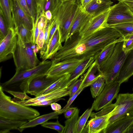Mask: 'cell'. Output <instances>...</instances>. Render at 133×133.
I'll use <instances>...</instances> for the list:
<instances>
[{
	"label": "cell",
	"mask_w": 133,
	"mask_h": 133,
	"mask_svg": "<svg viewBox=\"0 0 133 133\" xmlns=\"http://www.w3.org/2000/svg\"><path fill=\"white\" fill-rule=\"evenodd\" d=\"M122 36L115 29L107 27L82 37L79 32L65 42L52 59V64L69 60L95 57L105 47Z\"/></svg>",
	"instance_id": "1"
},
{
	"label": "cell",
	"mask_w": 133,
	"mask_h": 133,
	"mask_svg": "<svg viewBox=\"0 0 133 133\" xmlns=\"http://www.w3.org/2000/svg\"><path fill=\"white\" fill-rule=\"evenodd\" d=\"M52 64V61H43L35 67L29 69L15 72L9 80L0 86L3 90L25 92L27 93L29 84L35 77L46 74Z\"/></svg>",
	"instance_id": "2"
},
{
	"label": "cell",
	"mask_w": 133,
	"mask_h": 133,
	"mask_svg": "<svg viewBox=\"0 0 133 133\" xmlns=\"http://www.w3.org/2000/svg\"><path fill=\"white\" fill-rule=\"evenodd\" d=\"M37 110L14 102L6 95L0 85V116L14 120L29 121L39 116Z\"/></svg>",
	"instance_id": "3"
},
{
	"label": "cell",
	"mask_w": 133,
	"mask_h": 133,
	"mask_svg": "<svg viewBox=\"0 0 133 133\" xmlns=\"http://www.w3.org/2000/svg\"><path fill=\"white\" fill-rule=\"evenodd\" d=\"M31 43H25L16 33V42L12 53L16 72L33 68L41 62L31 47Z\"/></svg>",
	"instance_id": "4"
},
{
	"label": "cell",
	"mask_w": 133,
	"mask_h": 133,
	"mask_svg": "<svg viewBox=\"0 0 133 133\" xmlns=\"http://www.w3.org/2000/svg\"><path fill=\"white\" fill-rule=\"evenodd\" d=\"M123 39L116 43L110 57L100 68L106 84L114 82L118 77L129 52L123 49Z\"/></svg>",
	"instance_id": "5"
},
{
	"label": "cell",
	"mask_w": 133,
	"mask_h": 133,
	"mask_svg": "<svg viewBox=\"0 0 133 133\" xmlns=\"http://www.w3.org/2000/svg\"><path fill=\"white\" fill-rule=\"evenodd\" d=\"M79 5L77 1L61 2L52 16V18H56L59 22L62 43L67 39Z\"/></svg>",
	"instance_id": "6"
},
{
	"label": "cell",
	"mask_w": 133,
	"mask_h": 133,
	"mask_svg": "<svg viewBox=\"0 0 133 133\" xmlns=\"http://www.w3.org/2000/svg\"><path fill=\"white\" fill-rule=\"evenodd\" d=\"M113 114L108 124L121 119L133 116V93L119 94L116 98Z\"/></svg>",
	"instance_id": "7"
},
{
	"label": "cell",
	"mask_w": 133,
	"mask_h": 133,
	"mask_svg": "<svg viewBox=\"0 0 133 133\" xmlns=\"http://www.w3.org/2000/svg\"><path fill=\"white\" fill-rule=\"evenodd\" d=\"M127 23H133V14L129 7L121 1L111 6L107 20L108 26Z\"/></svg>",
	"instance_id": "8"
},
{
	"label": "cell",
	"mask_w": 133,
	"mask_h": 133,
	"mask_svg": "<svg viewBox=\"0 0 133 133\" xmlns=\"http://www.w3.org/2000/svg\"><path fill=\"white\" fill-rule=\"evenodd\" d=\"M120 85L114 81L106 84L104 89L94 101L91 107L93 110L98 111L112 103L117 97Z\"/></svg>",
	"instance_id": "9"
},
{
	"label": "cell",
	"mask_w": 133,
	"mask_h": 133,
	"mask_svg": "<svg viewBox=\"0 0 133 133\" xmlns=\"http://www.w3.org/2000/svg\"><path fill=\"white\" fill-rule=\"evenodd\" d=\"M110 9V8L97 16L91 17L80 30L79 35L82 37H85L108 27L107 20Z\"/></svg>",
	"instance_id": "10"
},
{
	"label": "cell",
	"mask_w": 133,
	"mask_h": 133,
	"mask_svg": "<svg viewBox=\"0 0 133 133\" xmlns=\"http://www.w3.org/2000/svg\"><path fill=\"white\" fill-rule=\"evenodd\" d=\"M84 60H69L52 64L46 73L47 76L58 77L70 74Z\"/></svg>",
	"instance_id": "11"
},
{
	"label": "cell",
	"mask_w": 133,
	"mask_h": 133,
	"mask_svg": "<svg viewBox=\"0 0 133 133\" xmlns=\"http://www.w3.org/2000/svg\"><path fill=\"white\" fill-rule=\"evenodd\" d=\"M11 9L14 29L23 24L28 29L32 31L34 24L33 20L23 10L17 0H11Z\"/></svg>",
	"instance_id": "12"
},
{
	"label": "cell",
	"mask_w": 133,
	"mask_h": 133,
	"mask_svg": "<svg viewBox=\"0 0 133 133\" xmlns=\"http://www.w3.org/2000/svg\"><path fill=\"white\" fill-rule=\"evenodd\" d=\"M60 77H48L46 74L38 76L30 82L26 93L37 96Z\"/></svg>",
	"instance_id": "13"
},
{
	"label": "cell",
	"mask_w": 133,
	"mask_h": 133,
	"mask_svg": "<svg viewBox=\"0 0 133 133\" xmlns=\"http://www.w3.org/2000/svg\"><path fill=\"white\" fill-rule=\"evenodd\" d=\"M16 33L14 29L10 28L6 36L0 41V62L5 61L12 56L16 42Z\"/></svg>",
	"instance_id": "14"
},
{
	"label": "cell",
	"mask_w": 133,
	"mask_h": 133,
	"mask_svg": "<svg viewBox=\"0 0 133 133\" xmlns=\"http://www.w3.org/2000/svg\"><path fill=\"white\" fill-rule=\"evenodd\" d=\"M72 85L31 98L29 99L23 101H17L15 102L25 106H32L34 104L40 101L61 98L65 96H69L70 89Z\"/></svg>",
	"instance_id": "15"
},
{
	"label": "cell",
	"mask_w": 133,
	"mask_h": 133,
	"mask_svg": "<svg viewBox=\"0 0 133 133\" xmlns=\"http://www.w3.org/2000/svg\"><path fill=\"white\" fill-rule=\"evenodd\" d=\"M113 110L106 115L91 117L82 133H102L108 126L109 119L112 115Z\"/></svg>",
	"instance_id": "16"
},
{
	"label": "cell",
	"mask_w": 133,
	"mask_h": 133,
	"mask_svg": "<svg viewBox=\"0 0 133 133\" xmlns=\"http://www.w3.org/2000/svg\"><path fill=\"white\" fill-rule=\"evenodd\" d=\"M113 3L111 0H93L83 8L87 13L94 17L109 9Z\"/></svg>",
	"instance_id": "17"
},
{
	"label": "cell",
	"mask_w": 133,
	"mask_h": 133,
	"mask_svg": "<svg viewBox=\"0 0 133 133\" xmlns=\"http://www.w3.org/2000/svg\"><path fill=\"white\" fill-rule=\"evenodd\" d=\"M91 17L79 4L66 40L74 34L79 32Z\"/></svg>",
	"instance_id": "18"
},
{
	"label": "cell",
	"mask_w": 133,
	"mask_h": 133,
	"mask_svg": "<svg viewBox=\"0 0 133 133\" xmlns=\"http://www.w3.org/2000/svg\"><path fill=\"white\" fill-rule=\"evenodd\" d=\"M133 75V50L129 52L119 74L114 81L121 85Z\"/></svg>",
	"instance_id": "19"
},
{
	"label": "cell",
	"mask_w": 133,
	"mask_h": 133,
	"mask_svg": "<svg viewBox=\"0 0 133 133\" xmlns=\"http://www.w3.org/2000/svg\"><path fill=\"white\" fill-rule=\"evenodd\" d=\"M133 123V116L118 120L108 125L103 133H125Z\"/></svg>",
	"instance_id": "20"
},
{
	"label": "cell",
	"mask_w": 133,
	"mask_h": 133,
	"mask_svg": "<svg viewBox=\"0 0 133 133\" xmlns=\"http://www.w3.org/2000/svg\"><path fill=\"white\" fill-rule=\"evenodd\" d=\"M58 26L51 38L45 53L41 58L43 61L52 59L56 53L62 48Z\"/></svg>",
	"instance_id": "21"
},
{
	"label": "cell",
	"mask_w": 133,
	"mask_h": 133,
	"mask_svg": "<svg viewBox=\"0 0 133 133\" xmlns=\"http://www.w3.org/2000/svg\"><path fill=\"white\" fill-rule=\"evenodd\" d=\"M60 111H54V112L38 116L30 120L23 125L20 127L19 131L22 132L26 128L33 127L42 124L50 119H57L58 117V116L61 114Z\"/></svg>",
	"instance_id": "22"
},
{
	"label": "cell",
	"mask_w": 133,
	"mask_h": 133,
	"mask_svg": "<svg viewBox=\"0 0 133 133\" xmlns=\"http://www.w3.org/2000/svg\"><path fill=\"white\" fill-rule=\"evenodd\" d=\"M121 36L105 47L94 57L95 60L100 68L107 62L111 56L116 43L123 39Z\"/></svg>",
	"instance_id": "23"
},
{
	"label": "cell",
	"mask_w": 133,
	"mask_h": 133,
	"mask_svg": "<svg viewBox=\"0 0 133 133\" xmlns=\"http://www.w3.org/2000/svg\"><path fill=\"white\" fill-rule=\"evenodd\" d=\"M28 121L14 120L0 116V133H10L11 130L19 131L20 127Z\"/></svg>",
	"instance_id": "24"
},
{
	"label": "cell",
	"mask_w": 133,
	"mask_h": 133,
	"mask_svg": "<svg viewBox=\"0 0 133 133\" xmlns=\"http://www.w3.org/2000/svg\"><path fill=\"white\" fill-rule=\"evenodd\" d=\"M102 74L98 65L95 60L84 74V78L80 87L85 88L89 86L91 83Z\"/></svg>",
	"instance_id": "25"
},
{
	"label": "cell",
	"mask_w": 133,
	"mask_h": 133,
	"mask_svg": "<svg viewBox=\"0 0 133 133\" xmlns=\"http://www.w3.org/2000/svg\"><path fill=\"white\" fill-rule=\"evenodd\" d=\"M94 61V57L88 58L83 60L70 74L68 82L74 83L87 71Z\"/></svg>",
	"instance_id": "26"
},
{
	"label": "cell",
	"mask_w": 133,
	"mask_h": 133,
	"mask_svg": "<svg viewBox=\"0 0 133 133\" xmlns=\"http://www.w3.org/2000/svg\"><path fill=\"white\" fill-rule=\"evenodd\" d=\"M0 11L10 29H14L12 12L11 0H0Z\"/></svg>",
	"instance_id": "27"
},
{
	"label": "cell",
	"mask_w": 133,
	"mask_h": 133,
	"mask_svg": "<svg viewBox=\"0 0 133 133\" xmlns=\"http://www.w3.org/2000/svg\"><path fill=\"white\" fill-rule=\"evenodd\" d=\"M61 2V0H38L37 12L44 14L50 10L53 16Z\"/></svg>",
	"instance_id": "28"
},
{
	"label": "cell",
	"mask_w": 133,
	"mask_h": 133,
	"mask_svg": "<svg viewBox=\"0 0 133 133\" xmlns=\"http://www.w3.org/2000/svg\"><path fill=\"white\" fill-rule=\"evenodd\" d=\"M70 75V74H67L60 77L47 88L40 93L38 96L72 85L73 84L68 82Z\"/></svg>",
	"instance_id": "29"
},
{
	"label": "cell",
	"mask_w": 133,
	"mask_h": 133,
	"mask_svg": "<svg viewBox=\"0 0 133 133\" xmlns=\"http://www.w3.org/2000/svg\"><path fill=\"white\" fill-rule=\"evenodd\" d=\"M106 83L103 74L100 75L89 86L90 87V91L92 97L96 98L102 92L105 85Z\"/></svg>",
	"instance_id": "30"
},
{
	"label": "cell",
	"mask_w": 133,
	"mask_h": 133,
	"mask_svg": "<svg viewBox=\"0 0 133 133\" xmlns=\"http://www.w3.org/2000/svg\"><path fill=\"white\" fill-rule=\"evenodd\" d=\"M79 110L78 108L74 115L65 121L63 133H76V127L79 117Z\"/></svg>",
	"instance_id": "31"
},
{
	"label": "cell",
	"mask_w": 133,
	"mask_h": 133,
	"mask_svg": "<svg viewBox=\"0 0 133 133\" xmlns=\"http://www.w3.org/2000/svg\"><path fill=\"white\" fill-rule=\"evenodd\" d=\"M14 29L23 42L25 43H31L32 36V30L28 29L23 24Z\"/></svg>",
	"instance_id": "32"
},
{
	"label": "cell",
	"mask_w": 133,
	"mask_h": 133,
	"mask_svg": "<svg viewBox=\"0 0 133 133\" xmlns=\"http://www.w3.org/2000/svg\"><path fill=\"white\" fill-rule=\"evenodd\" d=\"M121 35L123 37L133 33V23H127L117 24L111 26Z\"/></svg>",
	"instance_id": "33"
},
{
	"label": "cell",
	"mask_w": 133,
	"mask_h": 133,
	"mask_svg": "<svg viewBox=\"0 0 133 133\" xmlns=\"http://www.w3.org/2000/svg\"><path fill=\"white\" fill-rule=\"evenodd\" d=\"M93 110L92 108L87 109L79 117L76 125V133H82L86 122Z\"/></svg>",
	"instance_id": "34"
},
{
	"label": "cell",
	"mask_w": 133,
	"mask_h": 133,
	"mask_svg": "<svg viewBox=\"0 0 133 133\" xmlns=\"http://www.w3.org/2000/svg\"><path fill=\"white\" fill-rule=\"evenodd\" d=\"M0 41L2 40L7 35L9 28L4 19L2 12L0 11Z\"/></svg>",
	"instance_id": "35"
},
{
	"label": "cell",
	"mask_w": 133,
	"mask_h": 133,
	"mask_svg": "<svg viewBox=\"0 0 133 133\" xmlns=\"http://www.w3.org/2000/svg\"><path fill=\"white\" fill-rule=\"evenodd\" d=\"M41 126L45 128L56 130L59 133H63L64 126L61 125L57 119L56 122H48L41 124Z\"/></svg>",
	"instance_id": "36"
},
{
	"label": "cell",
	"mask_w": 133,
	"mask_h": 133,
	"mask_svg": "<svg viewBox=\"0 0 133 133\" xmlns=\"http://www.w3.org/2000/svg\"><path fill=\"white\" fill-rule=\"evenodd\" d=\"M34 23L37 16L38 0H26Z\"/></svg>",
	"instance_id": "37"
},
{
	"label": "cell",
	"mask_w": 133,
	"mask_h": 133,
	"mask_svg": "<svg viewBox=\"0 0 133 133\" xmlns=\"http://www.w3.org/2000/svg\"><path fill=\"white\" fill-rule=\"evenodd\" d=\"M123 49L128 53L133 50V33L124 37Z\"/></svg>",
	"instance_id": "38"
},
{
	"label": "cell",
	"mask_w": 133,
	"mask_h": 133,
	"mask_svg": "<svg viewBox=\"0 0 133 133\" xmlns=\"http://www.w3.org/2000/svg\"><path fill=\"white\" fill-rule=\"evenodd\" d=\"M84 77V74L81 76L79 79L76 80L72 85L70 90V97L76 93L80 89Z\"/></svg>",
	"instance_id": "39"
},
{
	"label": "cell",
	"mask_w": 133,
	"mask_h": 133,
	"mask_svg": "<svg viewBox=\"0 0 133 133\" xmlns=\"http://www.w3.org/2000/svg\"><path fill=\"white\" fill-rule=\"evenodd\" d=\"M115 107V104L111 103L102 109L98 112L96 113L92 112L90 116L91 117H92L95 116L106 115L111 111Z\"/></svg>",
	"instance_id": "40"
},
{
	"label": "cell",
	"mask_w": 133,
	"mask_h": 133,
	"mask_svg": "<svg viewBox=\"0 0 133 133\" xmlns=\"http://www.w3.org/2000/svg\"><path fill=\"white\" fill-rule=\"evenodd\" d=\"M7 92L13 96L14 98L19 99V101H24L29 99L31 98L28 96L25 92L8 91Z\"/></svg>",
	"instance_id": "41"
},
{
	"label": "cell",
	"mask_w": 133,
	"mask_h": 133,
	"mask_svg": "<svg viewBox=\"0 0 133 133\" xmlns=\"http://www.w3.org/2000/svg\"><path fill=\"white\" fill-rule=\"evenodd\" d=\"M84 89L80 87L78 91L70 98L67 102L66 104L61 110L60 112L61 114L63 113L64 112L69 108L70 107L71 104L76 98L78 95L80 94L81 91Z\"/></svg>",
	"instance_id": "42"
},
{
	"label": "cell",
	"mask_w": 133,
	"mask_h": 133,
	"mask_svg": "<svg viewBox=\"0 0 133 133\" xmlns=\"http://www.w3.org/2000/svg\"><path fill=\"white\" fill-rule=\"evenodd\" d=\"M61 100H65V99L61 98L51 100L43 101L36 103L33 104L32 106H45L50 105L51 103L56 102Z\"/></svg>",
	"instance_id": "43"
},
{
	"label": "cell",
	"mask_w": 133,
	"mask_h": 133,
	"mask_svg": "<svg viewBox=\"0 0 133 133\" xmlns=\"http://www.w3.org/2000/svg\"><path fill=\"white\" fill-rule=\"evenodd\" d=\"M45 29L39 30V34L37 38L36 44L39 50L42 48L44 43V36Z\"/></svg>",
	"instance_id": "44"
},
{
	"label": "cell",
	"mask_w": 133,
	"mask_h": 133,
	"mask_svg": "<svg viewBox=\"0 0 133 133\" xmlns=\"http://www.w3.org/2000/svg\"><path fill=\"white\" fill-rule=\"evenodd\" d=\"M19 5L28 16L31 17L30 11L28 7L26 0H17Z\"/></svg>",
	"instance_id": "45"
},
{
	"label": "cell",
	"mask_w": 133,
	"mask_h": 133,
	"mask_svg": "<svg viewBox=\"0 0 133 133\" xmlns=\"http://www.w3.org/2000/svg\"><path fill=\"white\" fill-rule=\"evenodd\" d=\"M77 108L76 107H69L63 113L65 118H69L72 116L76 111Z\"/></svg>",
	"instance_id": "46"
},
{
	"label": "cell",
	"mask_w": 133,
	"mask_h": 133,
	"mask_svg": "<svg viewBox=\"0 0 133 133\" xmlns=\"http://www.w3.org/2000/svg\"><path fill=\"white\" fill-rule=\"evenodd\" d=\"M50 105L52 109L54 111H59L62 109L61 105L56 102L51 103Z\"/></svg>",
	"instance_id": "47"
},
{
	"label": "cell",
	"mask_w": 133,
	"mask_h": 133,
	"mask_svg": "<svg viewBox=\"0 0 133 133\" xmlns=\"http://www.w3.org/2000/svg\"><path fill=\"white\" fill-rule=\"evenodd\" d=\"M46 19L48 21H51L52 18V14L50 10L46 11L44 13Z\"/></svg>",
	"instance_id": "48"
},
{
	"label": "cell",
	"mask_w": 133,
	"mask_h": 133,
	"mask_svg": "<svg viewBox=\"0 0 133 133\" xmlns=\"http://www.w3.org/2000/svg\"><path fill=\"white\" fill-rule=\"evenodd\" d=\"M93 0H78V2L83 8Z\"/></svg>",
	"instance_id": "49"
},
{
	"label": "cell",
	"mask_w": 133,
	"mask_h": 133,
	"mask_svg": "<svg viewBox=\"0 0 133 133\" xmlns=\"http://www.w3.org/2000/svg\"><path fill=\"white\" fill-rule=\"evenodd\" d=\"M124 3L131 9H133V1L131 2H123Z\"/></svg>",
	"instance_id": "50"
},
{
	"label": "cell",
	"mask_w": 133,
	"mask_h": 133,
	"mask_svg": "<svg viewBox=\"0 0 133 133\" xmlns=\"http://www.w3.org/2000/svg\"><path fill=\"white\" fill-rule=\"evenodd\" d=\"M125 133H133V123L128 128Z\"/></svg>",
	"instance_id": "51"
},
{
	"label": "cell",
	"mask_w": 133,
	"mask_h": 133,
	"mask_svg": "<svg viewBox=\"0 0 133 133\" xmlns=\"http://www.w3.org/2000/svg\"><path fill=\"white\" fill-rule=\"evenodd\" d=\"M121 2H131L133 1V0H117Z\"/></svg>",
	"instance_id": "52"
},
{
	"label": "cell",
	"mask_w": 133,
	"mask_h": 133,
	"mask_svg": "<svg viewBox=\"0 0 133 133\" xmlns=\"http://www.w3.org/2000/svg\"><path fill=\"white\" fill-rule=\"evenodd\" d=\"M78 0H61V2L69 1H77L78 2Z\"/></svg>",
	"instance_id": "53"
},
{
	"label": "cell",
	"mask_w": 133,
	"mask_h": 133,
	"mask_svg": "<svg viewBox=\"0 0 133 133\" xmlns=\"http://www.w3.org/2000/svg\"><path fill=\"white\" fill-rule=\"evenodd\" d=\"M133 14V9H130Z\"/></svg>",
	"instance_id": "54"
}]
</instances>
